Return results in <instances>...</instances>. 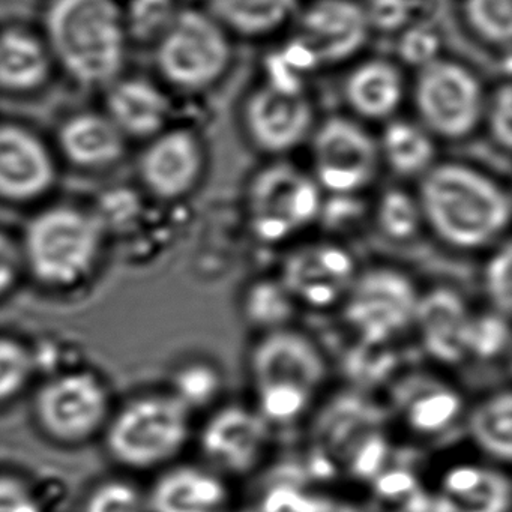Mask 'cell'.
<instances>
[{"label": "cell", "mask_w": 512, "mask_h": 512, "mask_svg": "<svg viewBox=\"0 0 512 512\" xmlns=\"http://www.w3.org/2000/svg\"><path fill=\"white\" fill-rule=\"evenodd\" d=\"M419 206L425 227L461 253L490 250L506 238L511 199L481 170L457 163L434 164L421 176Z\"/></svg>", "instance_id": "6da1fadb"}, {"label": "cell", "mask_w": 512, "mask_h": 512, "mask_svg": "<svg viewBox=\"0 0 512 512\" xmlns=\"http://www.w3.org/2000/svg\"><path fill=\"white\" fill-rule=\"evenodd\" d=\"M385 406L367 392L346 389L317 404L308 428L310 473L319 479L373 482L391 457V425Z\"/></svg>", "instance_id": "7a4b0ae2"}, {"label": "cell", "mask_w": 512, "mask_h": 512, "mask_svg": "<svg viewBox=\"0 0 512 512\" xmlns=\"http://www.w3.org/2000/svg\"><path fill=\"white\" fill-rule=\"evenodd\" d=\"M247 365L253 407L272 428L308 418L328 382L325 353L293 326L257 335Z\"/></svg>", "instance_id": "3957f363"}, {"label": "cell", "mask_w": 512, "mask_h": 512, "mask_svg": "<svg viewBox=\"0 0 512 512\" xmlns=\"http://www.w3.org/2000/svg\"><path fill=\"white\" fill-rule=\"evenodd\" d=\"M41 37L77 85L107 88L122 76L130 40L118 0H47Z\"/></svg>", "instance_id": "277c9868"}, {"label": "cell", "mask_w": 512, "mask_h": 512, "mask_svg": "<svg viewBox=\"0 0 512 512\" xmlns=\"http://www.w3.org/2000/svg\"><path fill=\"white\" fill-rule=\"evenodd\" d=\"M104 232L92 212L71 205L50 206L26 224L19 242L23 265L41 286L70 289L97 265Z\"/></svg>", "instance_id": "5b68a950"}, {"label": "cell", "mask_w": 512, "mask_h": 512, "mask_svg": "<svg viewBox=\"0 0 512 512\" xmlns=\"http://www.w3.org/2000/svg\"><path fill=\"white\" fill-rule=\"evenodd\" d=\"M191 419L193 413L172 392L139 395L107 421V452L128 469L170 466L191 440Z\"/></svg>", "instance_id": "8992f818"}, {"label": "cell", "mask_w": 512, "mask_h": 512, "mask_svg": "<svg viewBox=\"0 0 512 512\" xmlns=\"http://www.w3.org/2000/svg\"><path fill=\"white\" fill-rule=\"evenodd\" d=\"M322 190L313 176L289 163L260 169L245 191V218L253 238L275 247L292 241L320 220Z\"/></svg>", "instance_id": "52a82bcc"}, {"label": "cell", "mask_w": 512, "mask_h": 512, "mask_svg": "<svg viewBox=\"0 0 512 512\" xmlns=\"http://www.w3.org/2000/svg\"><path fill=\"white\" fill-rule=\"evenodd\" d=\"M421 290L413 278L392 265L359 269L338 311L355 341L368 346H395L412 331Z\"/></svg>", "instance_id": "ba28073f"}, {"label": "cell", "mask_w": 512, "mask_h": 512, "mask_svg": "<svg viewBox=\"0 0 512 512\" xmlns=\"http://www.w3.org/2000/svg\"><path fill=\"white\" fill-rule=\"evenodd\" d=\"M154 49L158 73L181 91L209 88L230 62L227 31L208 11L179 10Z\"/></svg>", "instance_id": "9c48e42d"}, {"label": "cell", "mask_w": 512, "mask_h": 512, "mask_svg": "<svg viewBox=\"0 0 512 512\" xmlns=\"http://www.w3.org/2000/svg\"><path fill=\"white\" fill-rule=\"evenodd\" d=\"M413 100L431 136L460 140L481 124L487 98L472 71L439 58L419 70Z\"/></svg>", "instance_id": "30bf717a"}, {"label": "cell", "mask_w": 512, "mask_h": 512, "mask_svg": "<svg viewBox=\"0 0 512 512\" xmlns=\"http://www.w3.org/2000/svg\"><path fill=\"white\" fill-rule=\"evenodd\" d=\"M40 430L61 445H80L106 427L110 397L106 385L88 371H68L43 383L34 400Z\"/></svg>", "instance_id": "8fae6325"}, {"label": "cell", "mask_w": 512, "mask_h": 512, "mask_svg": "<svg viewBox=\"0 0 512 512\" xmlns=\"http://www.w3.org/2000/svg\"><path fill=\"white\" fill-rule=\"evenodd\" d=\"M202 463L226 479L253 475L272 448V427L253 406L217 404L197 434Z\"/></svg>", "instance_id": "7c38bea8"}, {"label": "cell", "mask_w": 512, "mask_h": 512, "mask_svg": "<svg viewBox=\"0 0 512 512\" xmlns=\"http://www.w3.org/2000/svg\"><path fill=\"white\" fill-rule=\"evenodd\" d=\"M386 412L404 433L415 439H439L463 421V392L448 377L428 368L398 373L388 385Z\"/></svg>", "instance_id": "4fadbf2b"}, {"label": "cell", "mask_w": 512, "mask_h": 512, "mask_svg": "<svg viewBox=\"0 0 512 512\" xmlns=\"http://www.w3.org/2000/svg\"><path fill=\"white\" fill-rule=\"evenodd\" d=\"M359 268L352 251L332 239L295 245L284 254L277 277L299 308H340Z\"/></svg>", "instance_id": "5bb4252c"}, {"label": "cell", "mask_w": 512, "mask_h": 512, "mask_svg": "<svg viewBox=\"0 0 512 512\" xmlns=\"http://www.w3.org/2000/svg\"><path fill=\"white\" fill-rule=\"evenodd\" d=\"M314 181L334 196L361 193L379 169L376 140L358 122L332 116L313 130Z\"/></svg>", "instance_id": "9a60e30c"}, {"label": "cell", "mask_w": 512, "mask_h": 512, "mask_svg": "<svg viewBox=\"0 0 512 512\" xmlns=\"http://www.w3.org/2000/svg\"><path fill=\"white\" fill-rule=\"evenodd\" d=\"M370 28L356 0H314L299 16L295 46L311 68L340 64L364 47Z\"/></svg>", "instance_id": "2e32d148"}, {"label": "cell", "mask_w": 512, "mask_h": 512, "mask_svg": "<svg viewBox=\"0 0 512 512\" xmlns=\"http://www.w3.org/2000/svg\"><path fill=\"white\" fill-rule=\"evenodd\" d=\"M473 314L464 296L452 287L434 286L419 293L412 331L437 367H460L469 361Z\"/></svg>", "instance_id": "e0dca14e"}, {"label": "cell", "mask_w": 512, "mask_h": 512, "mask_svg": "<svg viewBox=\"0 0 512 512\" xmlns=\"http://www.w3.org/2000/svg\"><path fill=\"white\" fill-rule=\"evenodd\" d=\"M244 121L248 137L260 151L287 154L313 133V106L302 91L266 83L248 97Z\"/></svg>", "instance_id": "ac0fdd59"}, {"label": "cell", "mask_w": 512, "mask_h": 512, "mask_svg": "<svg viewBox=\"0 0 512 512\" xmlns=\"http://www.w3.org/2000/svg\"><path fill=\"white\" fill-rule=\"evenodd\" d=\"M139 178L151 196L173 202L199 184L205 152L199 137L187 128H166L148 140L139 160Z\"/></svg>", "instance_id": "d6986e66"}, {"label": "cell", "mask_w": 512, "mask_h": 512, "mask_svg": "<svg viewBox=\"0 0 512 512\" xmlns=\"http://www.w3.org/2000/svg\"><path fill=\"white\" fill-rule=\"evenodd\" d=\"M58 178L49 146L29 128L0 124V199L16 205L49 194Z\"/></svg>", "instance_id": "ffe728a7"}, {"label": "cell", "mask_w": 512, "mask_h": 512, "mask_svg": "<svg viewBox=\"0 0 512 512\" xmlns=\"http://www.w3.org/2000/svg\"><path fill=\"white\" fill-rule=\"evenodd\" d=\"M511 481L505 466L461 461L443 470L431 499L434 512H509Z\"/></svg>", "instance_id": "44dd1931"}, {"label": "cell", "mask_w": 512, "mask_h": 512, "mask_svg": "<svg viewBox=\"0 0 512 512\" xmlns=\"http://www.w3.org/2000/svg\"><path fill=\"white\" fill-rule=\"evenodd\" d=\"M146 499L149 512H224L230 502L229 479L203 463L170 464Z\"/></svg>", "instance_id": "7402d4cb"}, {"label": "cell", "mask_w": 512, "mask_h": 512, "mask_svg": "<svg viewBox=\"0 0 512 512\" xmlns=\"http://www.w3.org/2000/svg\"><path fill=\"white\" fill-rule=\"evenodd\" d=\"M104 89L103 113L125 139L149 140L166 130L170 101L151 80L121 76Z\"/></svg>", "instance_id": "603a6c76"}, {"label": "cell", "mask_w": 512, "mask_h": 512, "mask_svg": "<svg viewBox=\"0 0 512 512\" xmlns=\"http://www.w3.org/2000/svg\"><path fill=\"white\" fill-rule=\"evenodd\" d=\"M62 157L82 170L115 166L125 154L127 139L104 113L80 112L68 116L58 130Z\"/></svg>", "instance_id": "cb8c5ba5"}, {"label": "cell", "mask_w": 512, "mask_h": 512, "mask_svg": "<svg viewBox=\"0 0 512 512\" xmlns=\"http://www.w3.org/2000/svg\"><path fill=\"white\" fill-rule=\"evenodd\" d=\"M55 62L41 35L8 26L0 29V91L29 95L44 88Z\"/></svg>", "instance_id": "d4e9b609"}, {"label": "cell", "mask_w": 512, "mask_h": 512, "mask_svg": "<svg viewBox=\"0 0 512 512\" xmlns=\"http://www.w3.org/2000/svg\"><path fill=\"white\" fill-rule=\"evenodd\" d=\"M403 97L404 82L400 70L383 59L359 64L344 83V98L350 109L368 121L392 118Z\"/></svg>", "instance_id": "484cf974"}, {"label": "cell", "mask_w": 512, "mask_h": 512, "mask_svg": "<svg viewBox=\"0 0 512 512\" xmlns=\"http://www.w3.org/2000/svg\"><path fill=\"white\" fill-rule=\"evenodd\" d=\"M464 427L472 445L491 463L508 466L512 457V395L500 388L467 406Z\"/></svg>", "instance_id": "4316f807"}, {"label": "cell", "mask_w": 512, "mask_h": 512, "mask_svg": "<svg viewBox=\"0 0 512 512\" xmlns=\"http://www.w3.org/2000/svg\"><path fill=\"white\" fill-rule=\"evenodd\" d=\"M298 310L277 275L250 281L239 296L242 319L259 335L293 326Z\"/></svg>", "instance_id": "83f0119b"}, {"label": "cell", "mask_w": 512, "mask_h": 512, "mask_svg": "<svg viewBox=\"0 0 512 512\" xmlns=\"http://www.w3.org/2000/svg\"><path fill=\"white\" fill-rule=\"evenodd\" d=\"M298 0H208V13L242 37H263L277 31L296 10Z\"/></svg>", "instance_id": "f1b7e54d"}, {"label": "cell", "mask_w": 512, "mask_h": 512, "mask_svg": "<svg viewBox=\"0 0 512 512\" xmlns=\"http://www.w3.org/2000/svg\"><path fill=\"white\" fill-rule=\"evenodd\" d=\"M377 146L380 160L397 175L424 176L434 166L436 148L431 134L412 122H389Z\"/></svg>", "instance_id": "f546056e"}, {"label": "cell", "mask_w": 512, "mask_h": 512, "mask_svg": "<svg viewBox=\"0 0 512 512\" xmlns=\"http://www.w3.org/2000/svg\"><path fill=\"white\" fill-rule=\"evenodd\" d=\"M224 388L220 368L208 359H191L176 368L172 376V392L191 413L214 409Z\"/></svg>", "instance_id": "4dcf8cb0"}, {"label": "cell", "mask_w": 512, "mask_h": 512, "mask_svg": "<svg viewBox=\"0 0 512 512\" xmlns=\"http://www.w3.org/2000/svg\"><path fill=\"white\" fill-rule=\"evenodd\" d=\"M379 232L391 242L413 241L424 229L421 206L416 194L391 188L380 196L374 209Z\"/></svg>", "instance_id": "1f68e13d"}, {"label": "cell", "mask_w": 512, "mask_h": 512, "mask_svg": "<svg viewBox=\"0 0 512 512\" xmlns=\"http://www.w3.org/2000/svg\"><path fill=\"white\" fill-rule=\"evenodd\" d=\"M178 13L176 0H128L122 7L128 40L140 44L157 43Z\"/></svg>", "instance_id": "d6a6232c"}, {"label": "cell", "mask_w": 512, "mask_h": 512, "mask_svg": "<svg viewBox=\"0 0 512 512\" xmlns=\"http://www.w3.org/2000/svg\"><path fill=\"white\" fill-rule=\"evenodd\" d=\"M511 350L509 317L496 311H481L473 314L469 338V361L479 362L508 361Z\"/></svg>", "instance_id": "836d02e7"}, {"label": "cell", "mask_w": 512, "mask_h": 512, "mask_svg": "<svg viewBox=\"0 0 512 512\" xmlns=\"http://www.w3.org/2000/svg\"><path fill=\"white\" fill-rule=\"evenodd\" d=\"M482 265L481 286L490 310L511 316L512 308V250L509 236L487 251Z\"/></svg>", "instance_id": "e575fe53"}, {"label": "cell", "mask_w": 512, "mask_h": 512, "mask_svg": "<svg viewBox=\"0 0 512 512\" xmlns=\"http://www.w3.org/2000/svg\"><path fill=\"white\" fill-rule=\"evenodd\" d=\"M464 17L479 40L494 47H509L511 0H464Z\"/></svg>", "instance_id": "d590c367"}, {"label": "cell", "mask_w": 512, "mask_h": 512, "mask_svg": "<svg viewBox=\"0 0 512 512\" xmlns=\"http://www.w3.org/2000/svg\"><path fill=\"white\" fill-rule=\"evenodd\" d=\"M34 353L22 341L0 335V406L25 391L34 376Z\"/></svg>", "instance_id": "8d00e7d4"}, {"label": "cell", "mask_w": 512, "mask_h": 512, "mask_svg": "<svg viewBox=\"0 0 512 512\" xmlns=\"http://www.w3.org/2000/svg\"><path fill=\"white\" fill-rule=\"evenodd\" d=\"M83 512H149L148 499L130 482L110 479L91 491Z\"/></svg>", "instance_id": "74e56055"}, {"label": "cell", "mask_w": 512, "mask_h": 512, "mask_svg": "<svg viewBox=\"0 0 512 512\" xmlns=\"http://www.w3.org/2000/svg\"><path fill=\"white\" fill-rule=\"evenodd\" d=\"M511 86L503 83L494 91V94L485 101L484 118L487 122L488 133L500 149H511Z\"/></svg>", "instance_id": "f35d334b"}, {"label": "cell", "mask_w": 512, "mask_h": 512, "mask_svg": "<svg viewBox=\"0 0 512 512\" xmlns=\"http://www.w3.org/2000/svg\"><path fill=\"white\" fill-rule=\"evenodd\" d=\"M398 50L406 64L421 70L425 65L439 59L440 40L428 29H410L401 37Z\"/></svg>", "instance_id": "ab89813d"}, {"label": "cell", "mask_w": 512, "mask_h": 512, "mask_svg": "<svg viewBox=\"0 0 512 512\" xmlns=\"http://www.w3.org/2000/svg\"><path fill=\"white\" fill-rule=\"evenodd\" d=\"M0 512H43V506L25 481L0 475Z\"/></svg>", "instance_id": "60d3db41"}, {"label": "cell", "mask_w": 512, "mask_h": 512, "mask_svg": "<svg viewBox=\"0 0 512 512\" xmlns=\"http://www.w3.org/2000/svg\"><path fill=\"white\" fill-rule=\"evenodd\" d=\"M23 269L25 265L19 242L0 230V299L13 292Z\"/></svg>", "instance_id": "b9f144b4"}, {"label": "cell", "mask_w": 512, "mask_h": 512, "mask_svg": "<svg viewBox=\"0 0 512 512\" xmlns=\"http://www.w3.org/2000/svg\"><path fill=\"white\" fill-rule=\"evenodd\" d=\"M365 13L370 26L392 31L404 25L410 11L406 0H373Z\"/></svg>", "instance_id": "7bdbcfd3"}, {"label": "cell", "mask_w": 512, "mask_h": 512, "mask_svg": "<svg viewBox=\"0 0 512 512\" xmlns=\"http://www.w3.org/2000/svg\"><path fill=\"white\" fill-rule=\"evenodd\" d=\"M265 512H332V508L322 500L311 499L290 490L275 491L274 496L266 499Z\"/></svg>", "instance_id": "ee69618b"}]
</instances>
